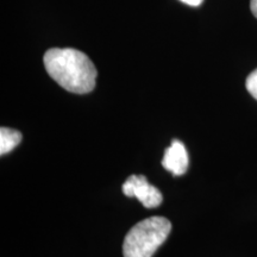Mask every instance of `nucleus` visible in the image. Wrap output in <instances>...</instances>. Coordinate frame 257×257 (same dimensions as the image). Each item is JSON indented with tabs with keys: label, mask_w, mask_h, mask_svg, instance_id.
Returning <instances> with one entry per match:
<instances>
[{
	"label": "nucleus",
	"mask_w": 257,
	"mask_h": 257,
	"mask_svg": "<svg viewBox=\"0 0 257 257\" xmlns=\"http://www.w3.org/2000/svg\"><path fill=\"white\" fill-rule=\"evenodd\" d=\"M44 66L50 78L75 94H86L95 87L96 68L82 51L73 48H53L44 54Z\"/></svg>",
	"instance_id": "f257e3e1"
},
{
	"label": "nucleus",
	"mask_w": 257,
	"mask_h": 257,
	"mask_svg": "<svg viewBox=\"0 0 257 257\" xmlns=\"http://www.w3.org/2000/svg\"><path fill=\"white\" fill-rule=\"evenodd\" d=\"M172 224L165 217H150L137 223L125 236L124 257H153L168 238Z\"/></svg>",
	"instance_id": "f03ea898"
},
{
	"label": "nucleus",
	"mask_w": 257,
	"mask_h": 257,
	"mask_svg": "<svg viewBox=\"0 0 257 257\" xmlns=\"http://www.w3.org/2000/svg\"><path fill=\"white\" fill-rule=\"evenodd\" d=\"M123 193L126 197L137 198L147 208H155L160 206L163 200L160 189L154 187L148 182L144 175H131L123 184Z\"/></svg>",
	"instance_id": "7ed1b4c3"
},
{
	"label": "nucleus",
	"mask_w": 257,
	"mask_h": 257,
	"mask_svg": "<svg viewBox=\"0 0 257 257\" xmlns=\"http://www.w3.org/2000/svg\"><path fill=\"white\" fill-rule=\"evenodd\" d=\"M162 166L175 176L184 175L188 168V154L185 144L179 140H173L166 149Z\"/></svg>",
	"instance_id": "20e7f679"
},
{
	"label": "nucleus",
	"mask_w": 257,
	"mask_h": 257,
	"mask_svg": "<svg viewBox=\"0 0 257 257\" xmlns=\"http://www.w3.org/2000/svg\"><path fill=\"white\" fill-rule=\"evenodd\" d=\"M22 134L15 128L3 126L0 128V154L5 155L15 149L22 142Z\"/></svg>",
	"instance_id": "39448f33"
},
{
	"label": "nucleus",
	"mask_w": 257,
	"mask_h": 257,
	"mask_svg": "<svg viewBox=\"0 0 257 257\" xmlns=\"http://www.w3.org/2000/svg\"><path fill=\"white\" fill-rule=\"evenodd\" d=\"M245 86L248 92L257 100V69L253 70L248 78H246Z\"/></svg>",
	"instance_id": "423d86ee"
},
{
	"label": "nucleus",
	"mask_w": 257,
	"mask_h": 257,
	"mask_svg": "<svg viewBox=\"0 0 257 257\" xmlns=\"http://www.w3.org/2000/svg\"><path fill=\"white\" fill-rule=\"evenodd\" d=\"M180 2H182L186 5L193 6V8H197V6H200L202 4L204 0H180Z\"/></svg>",
	"instance_id": "0eeeda50"
},
{
	"label": "nucleus",
	"mask_w": 257,
	"mask_h": 257,
	"mask_svg": "<svg viewBox=\"0 0 257 257\" xmlns=\"http://www.w3.org/2000/svg\"><path fill=\"white\" fill-rule=\"evenodd\" d=\"M250 10H251L252 15L257 18V0H250Z\"/></svg>",
	"instance_id": "6e6552de"
}]
</instances>
